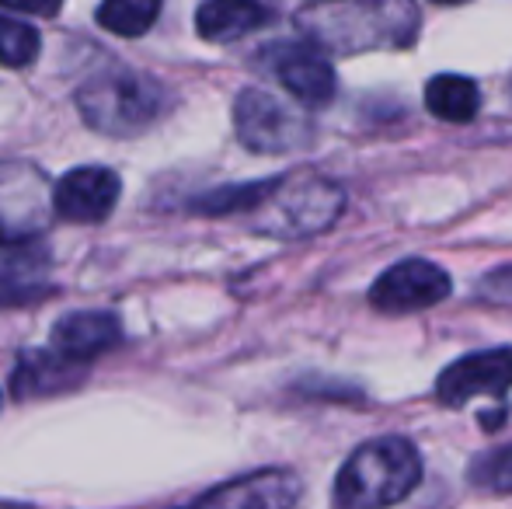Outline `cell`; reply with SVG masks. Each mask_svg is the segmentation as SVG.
<instances>
[{"label": "cell", "mask_w": 512, "mask_h": 509, "mask_svg": "<svg viewBox=\"0 0 512 509\" xmlns=\"http://www.w3.org/2000/svg\"><path fill=\"white\" fill-rule=\"evenodd\" d=\"M300 35L324 53H370L405 49L418 35L411 0H310L297 11Z\"/></svg>", "instance_id": "obj_1"}, {"label": "cell", "mask_w": 512, "mask_h": 509, "mask_svg": "<svg viewBox=\"0 0 512 509\" xmlns=\"http://www.w3.org/2000/svg\"><path fill=\"white\" fill-rule=\"evenodd\" d=\"M422 482V457L405 436H380L349 454L335 478V509H387Z\"/></svg>", "instance_id": "obj_2"}, {"label": "cell", "mask_w": 512, "mask_h": 509, "mask_svg": "<svg viewBox=\"0 0 512 509\" xmlns=\"http://www.w3.org/2000/svg\"><path fill=\"white\" fill-rule=\"evenodd\" d=\"M77 112L91 129L115 140L147 133L168 112V91L157 77L129 67H108L77 88Z\"/></svg>", "instance_id": "obj_3"}, {"label": "cell", "mask_w": 512, "mask_h": 509, "mask_svg": "<svg viewBox=\"0 0 512 509\" xmlns=\"http://www.w3.org/2000/svg\"><path fill=\"white\" fill-rule=\"evenodd\" d=\"M345 210L342 185L317 175H290L276 178L265 203L251 213V227L269 238H310L328 231Z\"/></svg>", "instance_id": "obj_4"}, {"label": "cell", "mask_w": 512, "mask_h": 509, "mask_svg": "<svg viewBox=\"0 0 512 509\" xmlns=\"http://www.w3.org/2000/svg\"><path fill=\"white\" fill-rule=\"evenodd\" d=\"M49 178L28 161H0V245L39 238L56 217Z\"/></svg>", "instance_id": "obj_5"}, {"label": "cell", "mask_w": 512, "mask_h": 509, "mask_svg": "<svg viewBox=\"0 0 512 509\" xmlns=\"http://www.w3.org/2000/svg\"><path fill=\"white\" fill-rule=\"evenodd\" d=\"M237 140L251 154H290L310 140L307 116L262 88H244L234 102Z\"/></svg>", "instance_id": "obj_6"}, {"label": "cell", "mask_w": 512, "mask_h": 509, "mask_svg": "<svg viewBox=\"0 0 512 509\" xmlns=\"http://www.w3.org/2000/svg\"><path fill=\"white\" fill-rule=\"evenodd\" d=\"M450 290L453 279L446 269H439L436 262H425V258H405L373 283L370 304L384 314H411L443 304Z\"/></svg>", "instance_id": "obj_7"}, {"label": "cell", "mask_w": 512, "mask_h": 509, "mask_svg": "<svg viewBox=\"0 0 512 509\" xmlns=\"http://www.w3.org/2000/svg\"><path fill=\"white\" fill-rule=\"evenodd\" d=\"M509 387H512V349L499 346L450 363L436 381V398L450 408H460L471 398H478V394L502 398V394H509Z\"/></svg>", "instance_id": "obj_8"}, {"label": "cell", "mask_w": 512, "mask_h": 509, "mask_svg": "<svg viewBox=\"0 0 512 509\" xmlns=\"http://www.w3.org/2000/svg\"><path fill=\"white\" fill-rule=\"evenodd\" d=\"M300 496H304L300 475L286 468H265L216 485L192 509H293Z\"/></svg>", "instance_id": "obj_9"}, {"label": "cell", "mask_w": 512, "mask_h": 509, "mask_svg": "<svg viewBox=\"0 0 512 509\" xmlns=\"http://www.w3.org/2000/svg\"><path fill=\"white\" fill-rule=\"evenodd\" d=\"M119 192L122 182L112 168H98V164L74 168L53 189L56 217L70 220V224H102L112 217Z\"/></svg>", "instance_id": "obj_10"}, {"label": "cell", "mask_w": 512, "mask_h": 509, "mask_svg": "<svg viewBox=\"0 0 512 509\" xmlns=\"http://www.w3.org/2000/svg\"><path fill=\"white\" fill-rule=\"evenodd\" d=\"M269 67L276 70L279 84L307 109H324L335 98V70L314 46H272Z\"/></svg>", "instance_id": "obj_11"}, {"label": "cell", "mask_w": 512, "mask_h": 509, "mask_svg": "<svg viewBox=\"0 0 512 509\" xmlns=\"http://www.w3.org/2000/svg\"><path fill=\"white\" fill-rule=\"evenodd\" d=\"M122 342V325L112 311H74L53 325V349L74 363H91Z\"/></svg>", "instance_id": "obj_12"}, {"label": "cell", "mask_w": 512, "mask_h": 509, "mask_svg": "<svg viewBox=\"0 0 512 509\" xmlns=\"http://www.w3.org/2000/svg\"><path fill=\"white\" fill-rule=\"evenodd\" d=\"M53 255L39 238L0 245V304H21L46 290Z\"/></svg>", "instance_id": "obj_13"}, {"label": "cell", "mask_w": 512, "mask_h": 509, "mask_svg": "<svg viewBox=\"0 0 512 509\" xmlns=\"http://www.w3.org/2000/svg\"><path fill=\"white\" fill-rule=\"evenodd\" d=\"M84 363H74L60 356L56 349H32L18 360L11 377V391L18 401L28 398H46V394H60L81 384Z\"/></svg>", "instance_id": "obj_14"}, {"label": "cell", "mask_w": 512, "mask_h": 509, "mask_svg": "<svg viewBox=\"0 0 512 509\" xmlns=\"http://www.w3.org/2000/svg\"><path fill=\"white\" fill-rule=\"evenodd\" d=\"M272 21L262 0H203L196 11V32L206 42H237Z\"/></svg>", "instance_id": "obj_15"}, {"label": "cell", "mask_w": 512, "mask_h": 509, "mask_svg": "<svg viewBox=\"0 0 512 509\" xmlns=\"http://www.w3.org/2000/svg\"><path fill=\"white\" fill-rule=\"evenodd\" d=\"M425 109L443 123H471L481 109V91L464 74H436L425 84Z\"/></svg>", "instance_id": "obj_16"}, {"label": "cell", "mask_w": 512, "mask_h": 509, "mask_svg": "<svg viewBox=\"0 0 512 509\" xmlns=\"http://www.w3.org/2000/svg\"><path fill=\"white\" fill-rule=\"evenodd\" d=\"M276 178L265 182H244V185H227V189H213L206 196L192 199L189 210L203 213V217H251L258 206L265 203V196L272 192Z\"/></svg>", "instance_id": "obj_17"}, {"label": "cell", "mask_w": 512, "mask_h": 509, "mask_svg": "<svg viewBox=\"0 0 512 509\" xmlns=\"http://www.w3.org/2000/svg\"><path fill=\"white\" fill-rule=\"evenodd\" d=\"M157 18H161V0H102L98 7V25L122 39L147 35Z\"/></svg>", "instance_id": "obj_18"}, {"label": "cell", "mask_w": 512, "mask_h": 509, "mask_svg": "<svg viewBox=\"0 0 512 509\" xmlns=\"http://www.w3.org/2000/svg\"><path fill=\"white\" fill-rule=\"evenodd\" d=\"M39 49H42V39L32 25L0 14V67H11V70L28 67V63H35Z\"/></svg>", "instance_id": "obj_19"}, {"label": "cell", "mask_w": 512, "mask_h": 509, "mask_svg": "<svg viewBox=\"0 0 512 509\" xmlns=\"http://www.w3.org/2000/svg\"><path fill=\"white\" fill-rule=\"evenodd\" d=\"M474 478L488 489L512 492V447L499 450V454H488L485 461L474 468Z\"/></svg>", "instance_id": "obj_20"}, {"label": "cell", "mask_w": 512, "mask_h": 509, "mask_svg": "<svg viewBox=\"0 0 512 509\" xmlns=\"http://www.w3.org/2000/svg\"><path fill=\"white\" fill-rule=\"evenodd\" d=\"M0 7H11V11H21V14H35V18H53V14H60L63 0H0Z\"/></svg>", "instance_id": "obj_21"}, {"label": "cell", "mask_w": 512, "mask_h": 509, "mask_svg": "<svg viewBox=\"0 0 512 509\" xmlns=\"http://www.w3.org/2000/svg\"><path fill=\"white\" fill-rule=\"evenodd\" d=\"M481 293H485L488 300H512V265L495 269L492 276L481 283Z\"/></svg>", "instance_id": "obj_22"}, {"label": "cell", "mask_w": 512, "mask_h": 509, "mask_svg": "<svg viewBox=\"0 0 512 509\" xmlns=\"http://www.w3.org/2000/svg\"><path fill=\"white\" fill-rule=\"evenodd\" d=\"M432 4H460V0H432Z\"/></svg>", "instance_id": "obj_23"}]
</instances>
